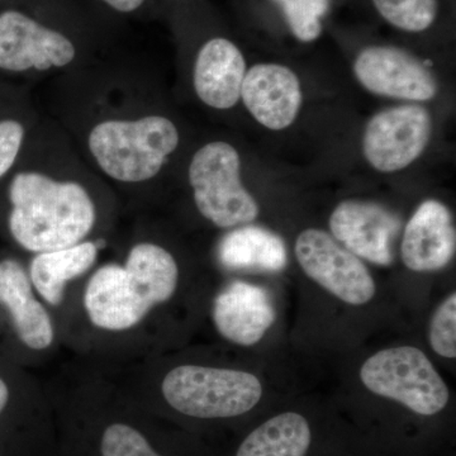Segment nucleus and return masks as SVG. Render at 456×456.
I'll list each match as a JSON object with an SVG mask.
<instances>
[{"instance_id":"a878e982","label":"nucleus","mask_w":456,"mask_h":456,"mask_svg":"<svg viewBox=\"0 0 456 456\" xmlns=\"http://www.w3.org/2000/svg\"><path fill=\"white\" fill-rule=\"evenodd\" d=\"M9 401V389L4 380L0 378V413L3 412Z\"/></svg>"},{"instance_id":"423d86ee","label":"nucleus","mask_w":456,"mask_h":456,"mask_svg":"<svg viewBox=\"0 0 456 456\" xmlns=\"http://www.w3.org/2000/svg\"><path fill=\"white\" fill-rule=\"evenodd\" d=\"M360 379L369 391L397 401L417 415H436L449 402L448 386L416 347H392L374 354L362 364Z\"/></svg>"},{"instance_id":"aec40b11","label":"nucleus","mask_w":456,"mask_h":456,"mask_svg":"<svg viewBox=\"0 0 456 456\" xmlns=\"http://www.w3.org/2000/svg\"><path fill=\"white\" fill-rule=\"evenodd\" d=\"M375 8L391 25L407 32H422L432 26L439 0H373Z\"/></svg>"},{"instance_id":"9b49d317","label":"nucleus","mask_w":456,"mask_h":456,"mask_svg":"<svg viewBox=\"0 0 456 456\" xmlns=\"http://www.w3.org/2000/svg\"><path fill=\"white\" fill-rule=\"evenodd\" d=\"M397 215L375 203L346 200L330 217L332 235L346 250L377 264L391 265L393 242L401 230Z\"/></svg>"},{"instance_id":"b1692460","label":"nucleus","mask_w":456,"mask_h":456,"mask_svg":"<svg viewBox=\"0 0 456 456\" xmlns=\"http://www.w3.org/2000/svg\"><path fill=\"white\" fill-rule=\"evenodd\" d=\"M430 344L435 353L446 359L456 358V294L452 293L437 310L430 323Z\"/></svg>"},{"instance_id":"412c9836","label":"nucleus","mask_w":456,"mask_h":456,"mask_svg":"<svg viewBox=\"0 0 456 456\" xmlns=\"http://www.w3.org/2000/svg\"><path fill=\"white\" fill-rule=\"evenodd\" d=\"M281 9L293 35L299 41L312 42L322 32L321 20L329 11L327 0H275Z\"/></svg>"},{"instance_id":"dca6fc26","label":"nucleus","mask_w":456,"mask_h":456,"mask_svg":"<svg viewBox=\"0 0 456 456\" xmlns=\"http://www.w3.org/2000/svg\"><path fill=\"white\" fill-rule=\"evenodd\" d=\"M0 305L7 308L23 345L32 350L49 349L55 338L53 320L33 296L31 279L20 261H0Z\"/></svg>"},{"instance_id":"4be33fe9","label":"nucleus","mask_w":456,"mask_h":456,"mask_svg":"<svg viewBox=\"0 0 456 456\" xmlns=\"http://www.w3.org/2000/svg\"><path fill=\"white\" fill-rule=\"evenodd\" d=\"M37 121L28 117L0 118V180L13 171Z\"/></svg>"},{"instance_id":"f03ea898","label":"nucleus","mask_w":456,"mask_h":456,"mask_svg":"<svg viewBox=\"0 0 456 456\" xmlns=\"http://www.w3.org/2000/svg\"><path fill=\"white\" fill-rule=\"evenodd\" d=\"M89 94L68 127L75 149L102 178L123 187L154 182L180 145V131L169 116L150 106L142 84L110 83Z\"/></svg>"},{"instance_id":"20e7f679","label":"nucleus","mask_w":456,"mask_h":456,"mask_svg":"<svg viewBox=\"0 0 456 456\" xmlns=\"http://www.w3.org/2000/svg\"><path fill=\"white\" fill-rule=\"evenodd\" d=\"M161 391L174 410L196 419H230L253 410L263 395L255 375L232 369L180 365L165 375Z\"/></svg>"},{"instance_id":"5701e85b","label":"nucleus","mask_w":456,"mask_h":456,"mask_svg":"<svg viewBox=\"0 0 456 456\" xmlns=\"http://www.w3.org/2000/svg\"><path fill=\"white\" fill-rule=\"evenodd\" d=\"M101 456H161L150 445L136 428L125 424H113L104 431Z\"/></svg>"},{"instance_id":"39448f33","label":"nucleus","mask_w":456,"mask_h":456,"mask_svg":"<svg viewBox=\"0 0 456 456\" xmlns=\"http://www.w3.org/2000/svg\"><path fill=\"white\" fill-rule=\"evenodd\" d=\"M188 182L198 211L216 227L242 226L256 220L259 206L242 184L241 159L227 141H211L194 152Z\"/></svg>"},{"instance_id":"4468645a","label":"nucleus","mask_w":456,"mask_h":456,"mask_svg":"<svg viewBox=\"0 0 456 456\" xmlns=\"http://www.w3.org/2000/svg\"><path fill=\"white\" fill-rule=\"evenodd\" d=\"M455 248V227L448 207L426 200L404 228L401 248L404 265L412 272H435L448 265Z\"/></svg>"},{"instance_id":"0eeeda50","label":"nucleus","mask_w":456,"mask_h":456,"mask_svg":"<svg viewBox=\"0 0 456 456\" xmlns=\"http://www.w3.org/2000/svg\"><path fill=\"white\" fill-rule=\"evenodd\" d=\"M77 49L55 28L17 11L0 13V70L46 74L74 70Z\"/></svg>"},{"instance_id":"6e6552de","label":"nucleus","mask_w":456,"mask_h":456,"mask_svg":"<svg viewBox=\"0 0 456 456\" xmlns=\"http://www.w3.org/2000/svg\"><path fill=\"white\" fill-rule=\"evenodd\" d=\"M303 272L347 305H362L375 294L374 279L356 255L322 230H305L296 241Z\"/></svg>"},{"instance_id":"7ed1b4c3","label":"nucleus","mask_w":456,"mask_h":456,"mask_svg":"<svg viewBox=\"0 0 456 456\" xmlns=\"http://www.w3.org/2000/svg\"><path fill=\"white\" fill-rule=\"evenodd\" d=\"M178 281V263L170 251L155 242H139L128 251L125 265L107 264L92 275L84 307L98 329L127 331L155 305L169 301Z\"/></svg>"},{"instance_id":"f257e3e1","label":"nucleus","mask_w":456,"mask_h":456,"mask_svg":"<svg viewBox=\"0 0 456 456\" xmlns=\"http://www.w3.org/2000/svg\"><path fill=\"white\" fill-rule=\"evenodd\" d=\"M27 147L31 161L22 163L8 187V228L14 241L32 254L86 241L98 222L89 182L94 171L53 123L36 126Z\"/></svg>"},{"instance_id":"393cba45","label":"nucleus","mask_w":456,"mask_h":456,"mask_svg":"<svg viewBox=\"0 0 456 456\" xmlns=\"http://www.w3.org/2000/svg\"><path fill=\"white\" fill-rule=\"evenodd\" d=\"M114 11L121 12V13H132L137 9L142 7L145 0H103Z\"/></svg>"},{"instance_id":"6ab92c4d","label":"nucleus","mask_w":456,"mask_h":456,"mask_svg":"<svg viewBox=\"0 0 456 456\" xmlns=\"http://www.w3.org/2000/svg\"><path fill=\"white\" fill-rule=\"evenodd\" d=\"M311 440L307 419L299 413L285 412L255 428L236 456H305Z\"/></svg>"},{"instance_id":"2eb2a0df","label":"nucleus","mask_w":456,"mask_h":456,"mask_svg":"<svg viewBox=\"0 0 456 456\" xmlns=\"http://www.w3.org/2000/svg\"><path fill=\"white\" fill-rule=\"evenodd\" d=\"M245 57L233 42L224 37L207 41L198 51L193 66L197 97L212 110H227L241 99Z\"/></svg>"},{"instance_id":"f8f14e48","label":"nucleus","mask_w":456,"mask_h":456,"mask_svg":"<svg viewBox=\"0 0 456 456\" xmlns=\"http://www.w3.org/2000/svg\"><path fill=\"white\" fill-rule=\"evenodd\" d=\"M241 99L251 116L264 127H289L302 106L298 77L283 65L257 64L246 71Z\"/></svg>"},{"instance_id":"1a4fd4ad","label":"nucleus","mask_w":456,"mask_h":456,"mask_svg":"<svg viewBox=\"0 0 456 456\" xmlns=\"http://www.w3.org/2000/svg\"><path fill=\"white\" fill-rule=\"evenodd\" d=\"M432 118L417 104L388 108L368 122L362 150L380 173H395L417 160L430 142Z\"/></svg>"},{"instance_id":"ddd939ff","label":"nucleus","mask_w":456,"mask_h":456,"mask_svg":"<svg viewBox=\"0 0 456 456\" xmlns=\"http://www.w3.org/2000/svg\"><path fill=\"white\" fill-rule=\"evenodd\" d=\"M212 317L222 338L253 346L274 323L277 314L265 288L233 281L216 297Z\"/></svg>"},{"instance_id":"a211bd4d","label":"nucleus","mask_w":456,"mask_h":456,"mask_svg":"<svg viewBox=\"0 0 456 456\" xmlns=\"http://www.w3.org/2000/svg\"><path fill=\"white\" fill-rule=\"evenodd\" d=\"M218 260L226 269L281 272L287 248L277 233L259 226H244L226 233L218 244Z\"/></svg>"},{"instance_id":"f3484780","label":"nucleus","mask_w":456,"mask_h":456,"mask_svg":"<svg viewBox=\"0 0 456 456\" xmlns=\"http://www.w3.org/2000/svg\"><path fill=\"white\" fill-rule=\"evenodd\" d=\"M97 241L35 254L29 264V279L45 302L57 307L64 301L66 284L86 274L98 259Z\"/></svg>"},{"instance_id":"9d476101","label":"nucleus","mask_w":456,"mask_h":456,"mask_svg":"<svg viewBox=\"0 0 456 456\" xmlns=\"http://www.w3.org/2000/svg\"><path fill=\"white\" fill-rule=\"evenodd\" d=\"M354 71L374 94L425 102L437 93L436 79L425 62L398 47H367L356 57Z\"/></svg>"}]
</instances>
